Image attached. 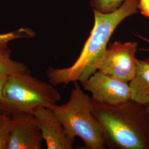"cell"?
Returning <instances> with one entry per match:
<instances>
[{"instance_id":"obj_5","label":"cell","mask_w":149,"mask_h":149,"mask_svg":"<svg viewBox=\"0 0 149 149\" xmlns=\"http://www.w3.org/2000/svg\"><path fill=\"white\" fill-rule=\"evenodd\" d=\"M138 43L114 42L110 44L100 59L97 71L109 74L126 82L133 79L138 65L136 58Z\"/></svg>"},{"instance_id":"obj_18","label":"cell","mask_w":149,"mask_h":149,"mask_svg":"<svg viewBox=\"0 0 149 149\" xmlns=\"http://www.w3.org/2000/svg\"><path fill=\"white\" fill-rule=\"evenodd\" d=\"M0 111H1V108H0Z\"/></svg>"},{"instance_id":"obj_2","label":"cell","mask_w":149,"mask_h":149,"mask_svg":"<svg viewBox=\"0 0 149 149\" xmlns=\"http://www.w3.org/2000/svg\"><path fill=\"white\" fill-rule=\"evenodd\" d=\"M93 102L92 112L110 149H149L145 106L132 100L117 104Z\"/></svg>"},{"instance_id":"obj_7","label":"cell","mask_w":149,"mask_h":149,"mask_svg":"<svg viewBox=\"0 0 149 149\" xmlns=\"http://www.w3.org/2000/svg\"><path fill=\"white\" fill-rule=\"evenodd\" d=\"M13 127L8 149H41L43 139L33 113L11 114Z\"/></svg>"},{"instance_id":"obj_4","label":"cell","mask_w":149,"mask_h":149,"mask_svg":"<svg viewBox=\"0 0 149 149\" xmlns=\"http://www.w3.org/2000/svg\"><path fill=\"white\" fill-rule=\"evenodd\" d=\"M2 96L1 111L10 114L33 113L41 107L52 108L61 100L54 86L33 77L31 71L7 77Z\"/></svg>"},{"instance_id":"obj_10","label":"cell","mask_w":149,"mask_h":149,"mask_svg":"<svg viewBox=\"0 0 149 149\" xmlns=\"http://www.w3.org/2000/svg\"><path fill=\"white\" fill-rule=\"evenodd\" d=\"M28 72L30 70L27 65L11 59L7 47H0V76L8 77Z\"/></svg>"},{"instance_id":"obj_13","label":"cell","mask_w":149,"mask_h":149,"mask_svg":"<svg viewBox=\"0 0 149 149\" xmlns=\"http://www.w3.org/2000/svg\"><path fill=\"white\" fill-rule=\"evenodd\" d=\"M31 36V31L27 29H21L17 31L0 34V47H7V44L13 40Z\"/></svg>"},{"instance_id":"obj_1","label":"cell","mask_w":149,"mask_h":149,"mask_svg":"<svg viewBox=\"0 0 149 149\" xmlns=\"http://www.w3.org/2000/svg\"><path fill=\"white\" fill-rule=\"evenodd\" d=\"M139 0H125L117 10L108 13L93 10L94 26L77 59L65 68H49L46 76L54 86L82 81L95 72L100 59L106 52L110 38L118 25L137 13Z\"/></svg>"},{"instance_id":"obj_14","label":"cell","mask_w":149,"mask_h":149,"mask_svg":"<svg viewBox=\"0 0 149 149\" xmlns=\"http://www.w3.org/2000/svg\"><path fill=\"white\" fill-rule=\"evenodd\" d=\"M138 9L143 15L149 18V0H139Z\"/></svg>"},{"instance_id":"obj_15","label":"cell","mask_w":149,"mask_h":149,"mask_svg":"<svg viewBox=\"0 0 149 149\" xmlns=\"http://www.w3.org/2000/svg\"><path fill=\"white\" fill-rule=\"evenodd\" d=\"M7 77H6V76H0V108L1 109V104L2 103V100H3V96H2L3 90L4 85L5 84Z\"/></svg>"},{"instance_id":"obj_16","label":"cell","mask_w":149,"mask_h":149,"mask_svg":"<svg viewBox=\"0 0 149 149\" xmlns=\"http://www.w3.org/2000/svg\"><path fill=\"white\" fill-rule=\"evenodd\" d=\"M145 106V112H146V119L147 122L148 123V126L149 128V103Z\"/></svg>"},{"instance_id":"obj_8","label":"cell","mask_w":149,"mask_h":149,"mask_svg":"<svg viewBox=\"0 0 149 149\" xmlns=\"http://www.w3.org/2000/svg\"><path fill=\"white\" fill-rule=\"evenodd\" d=\"M47 149H72L75 139L67 133L53 109L41 107L33 112Z\"/></svg>"},{"instance_id":"obj_17","label":"cell","mask_w":149,"mask_h":149,"mask_svg":"<svg viewBox=\"0 0 149 149\" xmlns=\"http://www.w3.org/2000/svg\"><path fill=\"white\" fill-rule=\"evenodd\" d=\"M139 37L141 39H144V40H145L146 42H148L149 43V40L148 39H146V38H144L143 37ZM141 50H144V51H146V52H149V49H141Z\"/></svg>"},{"instance_id":"obj_6","label":"cell","mask_w":149,"mask_h":149,"mask_svg":"<svg viewBox=\"0 0 149 149\" xmlns=\"http://www.w3.org/2000/svg\"><path fill=\"white\" fill-rule=\"evenodd\" d=\"M80 83L84 90L91 93L93 101L112 105L131 100L128 82L98 71Z\"/></svg>"},{"instance_id":"obj_3","label":"cell","mask_w":149,"mask_h":149,"mask_svg":"<svg viewBox=\"0 0 149 149\" xmlns=\"http://www.w3.org/2000/svg\"><path fill=\"white\" fill-rule=\"evenodd\" d=\"M74 84L68 101L52 109L70 136L81 139L86 149H106L101 127L92 112V100L77 81Z\"/></svg>"},{"instance_id":"obj_9","label":"cell","mask_w":149,"mask_h":149,"mask_svg":"<svg viewBox=\"0 0 149 149\" xmlns=\"http://www.w3.org/2000/svg\"><path fill=\"white\" fill-rule=\"evenodd\" d=\"M129 84L132 92L131 100L146 106L149 103V58L138 59L135 76Z\"/></svg>"},{"instance_id":"obj_11","label":"cell","mask_w":149,"mask_h":149,"mask_svg":"<svg viewBox=\"0 0 149 149\" xmlns=\"http://www.w3.org/2000/svg\"><path fill=\"white\" fill-rule=\"evenodd\" d=\"M9 113H0V149H8L13 127V119Z\"/></svg>"},{"instance_id":"obj_12","label":"cell","mask_w":149,"mask_h":149,"mask_svg":"<svg viewBox=\"0 0 149 149\" xmlns=\"http://www.w3.org/2000/svg\"><path fill=\"white\" fill-rule=\"evenodd\" d=\"M125 0H91L93 10L108 13L116 11Z\"/></svg>"}]
</instances>
